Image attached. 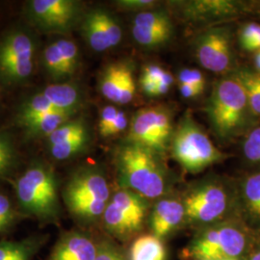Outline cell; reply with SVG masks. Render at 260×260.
Segmentation results:
<instances>
[{"mask_svg":"<svg viewBox=\"0 0 260 260\" xmlns=\"http://www.w3.org/2000/svg\"><path fill=\"white\" fill-rule=\"evenodd\" d=\"M206 114L214 132L223 142L240 139L256 123L247 93L235 74L224 75L215 83Z\"/></svg>","mask_w":260,"mask_h":260,"instance_id":"cell-1","label":"cell"},{"mask_svg":"<svg viewBox=\"0 0 260 260\" xmlns=\"http://www.w3.org/2000/svg\"><path fill=\"white\" fill-rule=\"evenodd\" d=\"M162 156L149 148L123 141L115 155L121 185L145 199L164 195L168 174Z\"/></svg>","mask_w":260,"mask_h":260,"instance_id":"cell-2","label":"cell"},{"mask_svg":"<svg viewBox=\"0 0 260 260\" xmlns=\"http://www.w3.org/2000/svg\"><path fill=\"white\" fill-rule=\"evenodd\" d=\"M170 149L177 163L189 173H200L228 157L191 117L185 116L174 131Z\"/></svg>","mask_w":260,"mask_h":260,"instance_id":"cell-3","label":"cell"},{"mask_svg":"<svg viewBox=\"0 0 260 260\" xmlns=\"http://www.w3.org/2000/svg\"><path fill=\"white\" fill-rule=\"evenodd\" d=\"M64 198L68 208L76 217L93 220L104 213L109 204L110 189L99 169L85 168L71 177L66 186Z\"/></svg>","mask_w":260,"mask_h":260,"instance_id":"cell-4","label":"cell"},{"mask_svg":"<svg viewBox=\"0 0 260 260\" xmlns=\"http://www.w3.org/2000/svg\"><path fill=\"white\" fill-rule=\"evenodd\" d=\"M19 205L40 219H53L58 214L57 182L53 171L43 163L31 165L16 185Z\"/></svg>","mask_w":260,"mask_h":260,"instance_id":"cell-5","label":"cell"},{"mask_svg":"<svg viewBox=\"0 0 260 260\" xmlns=\"http://www.w3.org/2000/svg\"><path fill=\"white\" fill-rule=\"evenodd\" d=\"M36 40L25 29L14 28L0 38V84L25 82L33 74Z\"/></svg>","mask_w":260,"mask_h":260,"instance_id":"cell-6","label":"cell"},{"mask_svg":"<svg viewBox=\"0 0 260 260\" xmlns=\"http://www.w3.org/2000/svg\"><path fill=\"white\" fill-rule=\"evenodd\" d=\"M174 131L171 110L163 105L149 106L134 114L124 141L144 146L163 155L170 148Z\"/></svg>","mask_w":260,"mask_h":260,"instance_id":"cell-7","label":"cell"},{"mask_svg":"<svg viewBox=\"0 0 260 260\" xmlns=\"http://www.w3.org/2000/svg\"><path fill=\"white\" fill-rule=\"evenodd\" d=\"M194 51L199 64L215 74H233L240 66L234 47V32L228 25L210 28L196 38Z\"/></svg>","mask_w":260,"mask_h":260,"instance_id":"cell-8","label":"cell"},{"mask_svg":"<svg viewBox=\"0 0 260 260\" xmlns=\"http://www.w3.org/2000/svg\"><path fill=\"white\" fill-rule=\"evenodd\" d=\"M29 22L45 33H67L81 21L80 2L75 0H32L25 5Z\"/></svg>","mask_w":260,"mask_h":260,"instance_id":"cell-9","label":"cell"},{"mask_svg":"<svg viewBox=\"0 0 260 260\" xmlns=\"http://www.w3.org/2000/svg\"><path fill=\"white\" fill-rule=\"evenodd\" d=\"M246 236L238 226L223 223L201 234L191 245L188 253L197 260L236 258L246 249Z\"/></svg>","mask_w":260,"mask_h":260,"instance_id":"cell-10","label":"cell"},{"mask_svg":"<svg viewBox=\"0 0 260 260\" xmlns=\"http://www.w3.org/2000/svg\"><path fill=\"white\" fill-rule=\"evenodd\" d=\"M182 204L185 218L194 223H207L222 218L231 206V195L219 181L207 180L193 187Z\"/></svg>","mask_w":260,"mask_h":260,"instance_id":"cell-11","label":"cell"},{"mask_svg":"<svg viewBox=\"0 0 260 260\" xmlns=\"http://www.w3.org/2000/svg\"><path fill=\"white\" fill-rule=\"evenodd\" d=\"M174 3L181 18L192 23H207L252 16L251 1L190 0Z\"/></svg>","mask_w":260,"mask_h":260,"instance_id":"cell-12","label":"cell"},{"mask_svg":"<svg viewBox=\"0 0 260 260\" xmlns=\"http://www.w3.org/2000/svg\"><path fill=\"white\" fill-rule=\"evenodd\" d=\"M80 28L86 43L95 52L118 46L122 38L121 24L108 11L96 8L84 14Z\"/></svg>","mask_w":260,"mask_h":260,"instance_id":"cell-13","label":"cell"},{"mask_svg":"<svg viewBox=\"0 0 260 260\" xmlns=\"http://www.w3.org/2000/svg\"><path fill=\"white\" fill-rule=\"evenodd\" d=\"M185 218V210L182 202L175 199H164L154 206L150 226L154 236L159 239L167 236Z\"/></svg>","mask_w":260,"mask_h":260,"instance_id":"cell-14","label":"cell"},{"mask_svg":"<svg viewBox=\"0 0 260 260\" xmlns=\"http://www.w3.org/2000/svg\"><path fill=\"white\" fill-rule=\"evenodd\" d=\"M98 253L90 238L80 233H71L56 246L50 260H94Z\"/></svg>","mask_w":260,"mask_h":260,"instance_id":"cell-15","label":"cell"},{"mask_svg":"<svg viewBox=\"0 0 260 260\" xmlns=\"http://www.w3.org/2000/svg\"><path fill=\"white\" fill-rule=\"evenodd\" d=\"M41 93L51 103L56 110L75 115L82 103L80 89L73 83L51 84Z\"/></svg>","mask_w":260,"mask_h":260,"instance_id":"cell-16","label":"cell"},{"mask_svg":"<svg viewBox=\"0 0 260 260\" xmlns=\"http://www.w3.org/2000/svg\"><path fill=\"white\" fill-rule=\"evenodd\" d=\"M74 115L63 112H51L21 123L28 138H43L53 133L60 125L70 121Z\"/></svg>","mask_w":260,"mask_h":260,"instance_id":"cell-17","label":"cell"},{"mask_svg":"<svg viewBox=\"0 0 260 260\" xmlns=\"http://www.w3.org/2000/svg\"><path fill=\"white\" fill-rule=\"evenodd\" d=\"M131 66L124 61L116 62L103 70L100 79V91L106 100L117 103L124 76Z\"/></svg>","mask_w":260,"mask_h":260,"instance_id":"cell-18","label":"cell"},{"mask_svg":"<svg viewBox=\"0 0 260 260\" xmlns=\"http://www.w3.org/2000/svg\"><path fill=\"white\" fill-rule=\"evenodd\" d=\"M240 200L247 215L252 220L260 221V170L242 179Z\"/></svg>","mask_w":260,"mask_h":260,"instance_id":"cell-19","label":"cell"},{"mask_svg":"<svg viewBox=\"0 0 260 260\" xmlns=\"http://www.w3.org/2000/svg\"><path fill=\"white\" fill-rule=\"evenodd\" d=\"M110 202L117 205L136 223L141 225L143 224L147 210L145 198L128 189H122L112 197Z\"/></svg>","mask_w":260,"mask_h":260,"instance_id":"cell-20","label":"cell"},{"mask_svg":"<svg viewBox=\"0 0 260 260\" xmlns=\"http://www.w3.org/2000/svg\"><path fill=\"white\" fill-rule=\"evenodd\" d=\"M233 74L238 77L247 93L251 114L256 122L260 121V75L251 68L240 66Z\"/></svg>","mask_w":260,"mask_h":260,"instance_id":"cell-21","label":"cell"},{"mask_svg":"<svg viewBox=\"0 0 260 260\" xmlns=\"http://www.w3.org/2000/svg\"><path fill=\"white\" fill-rule=\"evenodd\" d=\"M130 260H166V250L161 239L153 234L144 235L132 244Z\"/></svg>","mask_w":260,"mask_h":260,"instance_id":"cell-22","label":"cell"},{"mask_svg":"<svg viewBox=\"0 0 260 260\" xmlns=\"http://www.w3.org/2000/svg\"><path fill=\"white\" fill-rule=\"evenodd\" d=\"M103 216L106 229L117 235H126L135 233L142 226L111 202H109L106 206Z\"/></svg>","mask_w":260,"mask_h":260,"instance_id":"cell-23","label":"cell"},{"mask_svg":"<svg viewBox=\"0 0 260 260\" xmlns=\"http://www.w3.org/2000/svg\"><path fill=\"white\" fill-rule=\"evenodd\" d=\"M135 27L143 28L155 32H165L174 34V25L170 15L166 11L151 9L137 13L133 19Z\"/></svg>","mask_w":260,"mask_h":260,"instance_id":"cell-24","label":"cell"},{"mask_svg":"<svg viewBox=\"0 0 260 260\" xmlns=\"http://www.w3.org/2000/svg\"><path fill=\"white\" fill-rule=\"evenodd\" d=\"M51 112H60L48 102L43 93H38L30 96L21 103L18 112V121L21 124L24 121L32 120L40 116L46 115Z\"/></svg>","mask_w":260,"mask_h":260,"instance_id":"cell-25","label":"cell"},{"mask_svg":"<svg viewBox=\"0 0 260 260\" xmlns=\"http://www.w3.org/2000/svg\"><path fill=\"white\" fill-rule=\"evenodd\" d=\"M42 61L46 72L51 78L60 80L69 77L63 56L56 42L44 49Z\"/></svg>","mask_w":260,"mask_h":260,"instance_id":"cell-26","label":"cell"},{"mask_svg":"<svg viewBox=\"0 0 260 260\" xmlns=\"http://www.w3.org/2000/svg\"><path fill=\"white\" fill-rule=\"evenodd\" d=\"M90 135L89 127L82 119L66 121L48 136V145H56Z\"/></svg>","mask_w":260,"mask_h":260,"instance_id":"cell-27","label":"cell"},{"mask_svg":"<svg viewBox=\"0 0 260 260\" xmlns=\"http://www.w3.org/2000/svg\"><path fill=\"white\" fill-rule=\"evenodd\" d=\"M241 139L243 157L250 165L260 170V121L253 124Z\"/></svg>","mask_w":260,"mask_h":260,"instance_id":"cell-28","label":"cell"},{"mask_svg":"<svg viewBox=\"0 0 260 260\" xmlns=\"http://www.w3.org/2000/svg\"><path fill=\"white\" fill-rule=\"evenodd\" d=\"M236 40L242 51L253 54L260 51V23L248 21L240 25L236 33Z\"/></svg>","mask_w":260,"mask_h":260,"instance_id":"cell-29","label":"cell"},{"mask_svg":"<svg viewBox=\"0 0 260 260\" xmlns=\"http://www.w3.org/2000/svg\"><path fill=\"white\" fill-rule=\"evenodd\" d=\"M89 143L90 135L56 145H50L49 152L51 156L56 160L64 161L75 157L77 154L83 152L88 148Z\"/></svg>","mask_w":260,"mask_h":260,"instance_id":"cell-30","label":"cell"},{"mask_svg":"<svg viewBox=\"0 0 260 260\" xmlns=\"http://www.w3.org/2000/svg\"><path fill=\"white\" fill-rule=\"evenodd\" d=\"M131 33L135 42L143 47L156 48L167 44L173 34L165 32H155L143 28L132 26Z\"/></svg>","mask_w":260,"mask_h":260,"instance_id":"cell-31","label":"cell"},{"mask_svg":"<svg viewBox=\"0 0 260 260\" xmlns=\"http://www.w3.org/2000/svg\"><path fill=\"white\" fill-rule=\"evenodd\" d=\"M17 163V151L9 135L0 132V177L7 176Z\"/></svg>","mask_w":260,"mask_h":260,"instance_id":"cell-32","label":"cell"},{"mask_svg":"<svg viewBox=\"0 0 260 260\" xmlns=\"http://www.w3.org/2000/svg\"><path fill=\"white\" fill-rule=\"evenodd\" d=\"M56 44L58 45L59 49L63 56L68 75L71 76L75 73V69L78 65V59H79L78 47L75 45L74 41L68 40V39H60L56 41Z\"/></svg>","mask_w":260,"mask_h":260,"instance_id":"cell-33","label":"cell"},{"mask_svg":"<svg viewBox=\"0 0 260 260\" xmlns=\"http://www.w3.org/2000/svg\"><path fill=\"white\" fill-rule=\"evenodd\" d=\"M0 260H29V252L21 244L0 242Z\"/></svg>","mask_w":260,"mask_h":260,"instance_id":"cell-34","label":"cell"},{"mask_svg":"<svg viewBox=\"0 0 260 260\" xmlns=\"http://www.w3.org/2000/svg\"><path fill=\"white\" fill-rule=\"evenodd\" d=\"M135 93H136V84H135L134 75H133V66H131L124 76L117 103L121 105L128 104L133 101Z\"/></svg>","mask_w":260,"mask_h":260,"instance_id":"cell-35","label":"cell"},{"mask_svg":"<svg viewBox=\"0 0 260 260\" xmlns=\"http://www.w3.org/2000/svg\"><path fill=\"white\" fill-rule=\"evenodd\" d=\"M178 83L190 84L199 87L203 90L205 89V75L196 69H183L178 73Z\"/></svg>","mask_w":260,"mask_h":260,"instance_id":"cell-36","label":"cell"},{"mask_svg":"<svg viewBox=\"0 0 260 260\" xmlns=\"http://www.w3.org/2000/svg\"><path fill=\"white\" fill-rule=\"evenodd\" d=\"M117 6L121 10L129 12H144L155 9L157 1L154 0H120L117 1Z\"/></svg>","mask_w":260,"mask_h":260,"instance_id":"cell-37","label":"cell"},{"mask_svg":"<svg viewBox=\"0 0 260 260\" xmlns=\"http://www.w3.org/2000/svg\"><path fill=\"white\" fill-rule=\"evenodd\" d=\"M119 110L112 105H107L103 107V110L101 112V117L99 121V131L101 136L103 137L105 132L110 127L113 121H115Z\"/></svg>","mask_w":260,"mask_h":260,"instance_id":"cell-38","label":"cell"},{"mask_svg":"<svg viewBox=\"0 0 260 260\" xmlns=\"http://www.w3.org/2000/svg\"><path fill=\"white\" fill-rule=\"evenodd\" d=\"M14 211L8 197L0 194V232L5 230L13 221Z\"/></svg>","mask_w":260,"mask_h":260,"instance_id":"cell-39","label":"cell"},{"mask_svg":"<svg viewBox=\"0 0 260 260\" xmlns=\"http://www.w3.org/2000/svg\"><path fill=\"white\" fill-rule=\"evenodd\" d=\"M127 126H128V119H127L126 114L123 111L119 110L115 121H113V123L110 125V127L107 129V131L105 132L103 137L107 138V137H111L114 135L120 134L121 132L126 129Z\"/></svg>","mask_w":260,"mask_h":260,"instance_id":"cell-40","label":"cell"},{"mask_svg":"<svg viewBox=\"0 0 260 260\" xmlns=\"http://www.w3.org/2000/svg\"><path fill=\"white\" fill-rule=\"evenodd\" d=\"M94 260H124L121 254L111 247H103L98 249V253Z\"/></svg>","mask_w":260,"mask_h":260,"instance_id":"cell-41","label":"cell"},{"mask_svg":"<svg viewBox=\"0 0 260 260\" xmlns=\"http://www.w3.org/2000/svg\"><path fill=\"white\" fill-rule=\"evenodd\" d=\"M178 89L181 95L185 99H194L196 96L202 94L205 91L199 87H196L194 85L185 83H178Z\"/></svg>","mask_w":260,"mask_h":260,"instance_id":"cell-42","label":"cell"},{"mask_svg":"<svg viewBox=\"0 0 260 260\" xmlns=\"http://www.w3.org/2000/svg\"><path fill=\"white\" fill-rule=\"evenodd\" d=\"M164 72H165V70L162 69L160 66L147 65L143 69L141 77L149 78V79H152V80H155L159 82V79Z\"/></svg>","mask_w":260,"mask_h":260,"instance_id":"cell-43","label":"cell"},{"mask_svg":"<svg viewBox=\"0 0 260 260\" xmlns=\"http://www.w3.org/2000/svg\"><path fill=\"white\" fill-rule=\"evenodd\" d=\"M140 83H141V88H142L143 92L146 94L150 95V96H157V94H156L157 81L149 79V78H145V77H141Z\"/></svg>","mask_w":260,"mask_h":260,"instance_id":"cell-44","label":"cell"},{"mask_svg":"<svg viewBox=\"0 0 260 260\" xmlns=\"http://www.w3.org/2000/svg\"><path fill=\"white\" fill-rule=\"evenodd\" d=\"M252 59V70L260 75V51H257L251 55Z\"/></svg>","mask_w":260,"mask_h":260,"instance_id":"cell-45","label":"cell"},{"mask_svg":"<svg viewBox=\"0 0 260 260\" xmlns=\"http://www.w3.org/2000/svg\"><path fill=\"white\" fill-rule=\"evenodd\" d=\"M252 16H256L260 19V1H251Z\"/></svg>","mask_w":260,"mask_h":260,"instance_id":"cell-46","label":"cell"},{"mask_svg":"<svg viewBox=\"0 0 260 260\" xmlns=\"http://www.w3.org/2000/svg\"><path fill=\"white\" fill-rule=\"evenodd\" d=\"M250 260H260V251H256L255 253H253V254L251 255Z\"/></svg>","mask_w":260,"mask_h":260,"instance_id":"cell-47","label":"cell"},{"mask_svg":"<svg viewBox=\"0 0 260 260\" xmlns=\"http://www.w3.org/2000/svg\"><path fill=\"white\" fill-rule=\"evenodd\" d=\"M221 260H237L236 258H226V259H221Z\"/></svg>","mask_w":260,"mask_h":260,"instance_id":"cell-48","label":"cell"},{"mask_svg":"<svg viewBox=\"0 0 260 260\" xmlns=\"http://www.w3.org/2000/svg\"><path fill=\"white\" fill-rule=\"evenodd\" d=\"M204 260H207V259H204Z\"/></svg>","mask_w":260,"mask_h":260,"instance_id":"cell-49","label":"cell"}]
</instances>
